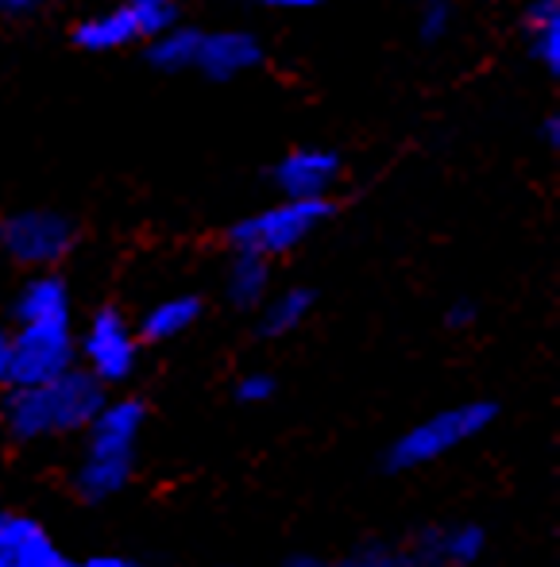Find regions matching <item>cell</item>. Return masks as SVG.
<instances>
[{
    "instance_id": "6da1fadb",
    "label": "cell",
    "mask_w": 560,
    "mask_h": 567,
    "mask_svg": "<svg viewBox=\"0 0 560 567\" xmlns=\"http://www.w3.org/2000/svg\"><path fill=\"white\" fill-rule=\"evenodd\" d=\"M147 402L135 394H109L93 421L74 436L78 449L70 460V498L85 509L112 506L132 491L147 436Z\"/></svg>"
},
{
    "instance_id": "7a4b0ae2",
    "label": "cell",
    "mask_w": 560,
    "mask_h": 567,
    "mask_svg": "<svg viewBox=\"0 0 560 567\" xmlns=\"http://www.w3.org/2000/svg\"><path fill=\"white\" fill-rule=\"evenodd\" d=\"M12 337V382L28 386L78 367V313L74 290L59 270H39L12 293L4 321ZM4 386V390H8Z\"/></svg>"
},
{
    "instance_id": "3957f363",
    "label": "cell",
    "mask_w": 560,
    "mask_h": 567,
    "mask_svg": "<svg viewBox=\"0 0 560 567\" xmlns=\"http://www.w3.org/2000/svg\"><path fill=\"white\" fill-rule=\"evenodd\" d=\"M105 398L109 390L93 382L82 367H70L54 379L28 382V386H8L0 390V433L16 449L74 441Z\"/></svg>"
},
{
    "instance_id": "277c9868",
    "label": "cell",
    "mask_w": 560,
    "mask_h": 567,
    "mask_svg": "<svg viewBox=\"0 0 560 567\" xmlns=\"http://www.w3.org/2000/svg\"><path fill=\"white\" fill-rule=\"evenodd\" d=\"M495 421H499V402H491V398H464V402L441 405V410L426 413L414 425H406L403 433L390 436L379 455L383 475L406 478L418 475V471L441 467L445 460L483 441Z\"/></svg>"
},
{
    "instance_id": "5b68a950",
    "label": "cell",
    "mask_w": 560,
    "mask_h": 567,
    "mask_svg": "<svg viewBox=\"0 0 560 567\" xmlns=\"http://www.w3.org/2000/svg\"><path fill=\"white\" fill-rule=\"evenodd\" d=\"M333 217V202H291V197H275L263 209L240 217L228 228V251H244L255 259L278 262L306 247Z\"/></svg>"
},
{
    "instance_id": "8992f818",
    "label": "cell",
    "mask_w": 560,
    "mask_h": 567,
    "mask_svg": "<svg viewBox=\"0 0 560 567\" xmlns=\"http://www.w3.org/2000/svg\"><path fill=\"white\" fill-rule=\"evenodd\" d=\"M491 556V529L479 517H437L406 537L387 540V567H483Z\"/></svg>"
},
{
    "instance_id": "52a82bcc",
    "label": "cell",
    "mask_w": 560,
    "mask_h": 567,
    "mask_svg": "<svg viewBox=\"0 0 560 567\" xmlns=\"http://www.w3.org/2000/svg\"><path fill=\"white\" fill-rule=\"evenodd\" d=\"M143 359V340L135 321L116 306H101L78 324V367L109 390H124Z\"/></svg>"
},
{
    "instance_id": "ba28073f",
    "label": "cell",
    "mask_w": 560,
    "mask_h": 567,
    "mask_svg": "<svg viewBox=\"0 0 560 567\" xmlns=\"http://www.w3.org/2000/svg\"><path fill=\"white\" fill-rule=\"evenodd\" d=\"M78 247V225L62 209H16L0 217V255L23 275L59 270Z\"/></svg>"
},
{
    "instance_id": "9c48e42d",
    "label": "cell",
    "mask_w": 560,
    "mask_h": 567,
    "mask_svg": "<svg viewBox=\"0 0 560 567\" xmlns=\"http://www.w3.org/2000/svg\"><path fill=\"white\" fill-rule=\"evenodd\" d=\"M179 23V0H120L74 23V43L90 54H112L147 47L155 35Z\"/></svg>"
},
{
    "instance_id": "30bf717a",
    "label": "cell",
    "mask_w": 560,
    "mask_h": 567,
    "mask_svg": "<svg viewBox=\"0 0 560 567\" xmlns=\"http://www.w3.org/2000/svg\"><path fill=\"white\" fill-rule=\"evenodd\" d=\"M344 163L329 147H294L271 171V186L291 202H333Z\"/></svg>"
},
{
    "instance_id": "8fae6325",
    "label": "cell",
    "mask_w": 560,
    "mask_h": 567,
    "mask_svg": "<svg viewBox=\"0 0 560 567\" xmlns=\"http://www.w3.org/2000/svg\"><path fill=\"white\" fill-rule=\"evenodd\" d=\"M67 553L43 517L23 506H0V567H54Z\"/></svg>"
},
{
    "instance_id": "7c38bea8",
    "label": "cell",
    "mask_w": 560,
    "mask_h": 567,
    "mask_svg": "<svg viewBox=\"0 0 560 567\" xmlns=\"http://www.w3.org/2000/svg\"><path fill=\"white\" fill-rule=\"evenodd\" d=\"M263 62V43L252 31H197V51H194V74L210 78V82H232V78L247 74Z\"/></svg>"
},
{
    "instance_id": "4fadbf2b",
    "label": "cell",
    "mask_w": 560,
    "mask_h": 567,
    "mask_svg": "<svg viewBox=\"0 0 560 567\" xmlns=\"http://www.w3.org/2000/svg\"><path fill=\"white\" fill-rule=\"evenodd\" d=\"M210 313V301L194 290L166 293V298L151 301L140 317H135V332H140L143 348H166V343L190 337Z\"/></svg>"
},
{
    "instance_id": "5bb4252c",
    "label": "cell",
    "mask_w": 560,
    "mask_h": 567,
    "mask_svg": "<svg viewBox=\"0 0 560 567\" xmlns=\"http://www.w3.org/2000/svg\"><path fill=\"white\" fill-rule=\"evenodd\" d=\"M317 293L309 286H278L263 298V306L255 309V332L263 340H286L294 332H302L314 317Z\"/></svg>"
},
{
    "instance_id": "9a60e30c",
    "label": "cell",
    "mask_w": 560,
    "mask_h": 567,
    "mask_svg": "<svg viewBox=\"0 0 560 567\" xmlns=\"http://www.w3.org/2000/svg\"><path fill=\"white\" fill-rule=\"evenodd\" d=\"M275 262L267 259H255V255H244V251H232L228 255V267H224V278H221V293L232 309L240 313H255L263 306L271 290H275V275H271Z\"/></svg>"
},
{
    "instance_id": "2e32d148",
    "label": "cell",
    "mask_w": 560,
    "mask_h": 567,
    "mask_svg": "<svg viewBox=\"0 0 560 567\" xmlns=\"http://www.w3.org/2000/svg\"><path fill=\"white\" fill-rule=\"evenodd\" d=\"M526 47L530 54L549 70L560 74V0H530L522 16Z\"/></svg>"
},
{
    "instance_id": "e0dca14e",
    "label": "cell",
    "mask_w": 560,
    "mask_h": 567,
    "mask_svg": "<svg viewBox=\"0 0 560 567\" xmlns=\"http://www.w3.org/2000/svg\"><path fill=\"white\" fill-rule=\"evenodd\" d=\"M278 394V379L267 371V367H252V371H240L236 382H232V402L247 405V410H259V405H271Z\"/></svg>"
},
{
    "instance_id": "ac0fdd59",
    "label": "cell",
    "mask_w": 560,
    "mask_h": 567,
    "mask_svg": "<svg viewBox=\"0 0 560 567\" xmlns=\"http://www.w3.org/2000/svg\"><path fill=\"white\" fill-rule=\"evenodd\" d=\"M456 23V4L452 0H421L418 8V31L426 43H441Z\"/></svg>"
},
{
    "instance_id": "d6986e66",
    "label": "cell",
    "mask_w": 560,
    "mask_h": 567,
    "mask_svg": "<svg viewBox=\"0 0 560 567\" xmlns=\"http://www.w3.org/2000/svg\"><path fill=\"white\" fill-rule=\"evenodd\" d=\"M255 8H271V12H309V8L325 4V0H247Z\"/></svg>"
},
{
    "instance_id": "ffe728a7",
    "label": "cell",
    "mask_w": 560,
    "mask_h": 567,
    "mask_svg": "<svg viewBox=\"0 0 560 567\" xmlns=\"http://www.w3.org/2000/svg\"><path fill=\"white\" fill-rule=\"evenodd\" d=\"M12 382V337H8V329L0 324V390Z\"/></svg>"
},
{
    "instance_id": "44dd1931",
    "label": "cell",
    "mask_w": 560,
    "mask_h": 567,
    "mask_svg": "<svg viewBox=\"0 0 560 567\" xmlns=\"http://www.w3.org/2000/svg\"><path fill=\"white\" fill-rule=\"evenodd\" d=\"M283 567H352L348 560H344V553L340 556H298V560H291V564H283Z\"/></svg>"
},
{
    "instance_id": "7402d4cb",
    "label": "cell",
    "mask_w": 560,
    "mask_h": 567,
    "mask_svg": "<svg viewBox=\"0 0 560 567\" xmlns=\"http://www.w3.org/2000/svg\"><path fill=\"white\" fill-rule=\"evenodd\" d=\"M39 0H0V16H28Z\"/></svg>"
},
{
    "instance_id": "603a6c76",
    "label": "cell",
    "mask_w": 560,
    "mask_h": 567,
    "mask_svg": "<svg viewBox=\"0 0 560 567\" xmlns=\"http://www.w3.org/2000/svg\"><path fill=\"white\" fill-rule=\"evenodd\" d=\"M471 321V306H452V313H448V324L452 329H460V324H468Z\"/></svg>"
},
{
    "instance_id": "cb8c5ba5",
    "label": "cell",
    "mask_w": 560,
    "mask_h": 567,
    "mask_svg": "<svg viewBox=\"0 0 560 567\" xmlns=\"http://www.w3.org/2000/svg\"><path fill=\"white\" fill-rule=\"evenodd\" d=\"M546 140H549V147H557V143H560V120L557 116L546 120Z\"/></svg>"
}]
</instances>
